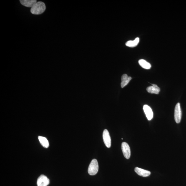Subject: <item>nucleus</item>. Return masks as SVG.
I'll list each match as a JSON object with an SVG mask.
<instances>
[{
	"label": "nucleus",
	"instance_id": "ddd939ff",
	"mask_svg": "<svg viewBox=\"0 0 186 186\" xmlns=\"http://www.w3.org/2000/svg\"><path fill=\"white\" fill-rule=\"evenodd\" d=\"M140 39L138 37L136 38L133 41H130L126 42V46L130 47H134L137 46L139 42Z\"/></svg>",
	"mask_w": 186,
	"mask_h": 186
},
{
	"label": "nucleus",
	"instance_id": "0eeeda50",
	"mask_svg": "<svg viewBox=\"0 0 186 186\" xmlns=\"http://www.w3.org/2000/svg\"><path fill=\"white\" fill-rule=\"evenodd\" d=\"M143 109L148 120H151L153 118V112L151 108L147 105H144Z\"/></svg>",
	"mask_w": 186,
	"mask_h": 186
},
{
	"label": "nucleus",
	"instance_id": "f257e3e1",
	"mask_svg": "<svg viewBox=\"0 0 186 186\" xmlns=\"http://www.w3.org/2000/svg\"><path fill=\"white\" fill-rule=\"evenodd\" d=\"M46 9V6L45 3L42 1H38L31 8V12L33 14L40 15L44 13Z\"/></svg>",
	"mask_w": 186,
	"mask_h": 186
},
{
	"label": "nucleus",
	"instance_id": "7ed1b4c3",
	"mask_svg": "<svg viewBox=\"0 0 186 186\" xmlns=\"http://www.w3.org/2000/svg\"><path fill=\"white\" fill-rule=\"evenodd\" d=\"M174 119L177 124L180 123L182 117V112L181 110L180 104L177 103L174 109Z\"/></svg>",
	"mask_w": 186,
	"mask_h": 186
},
{
	"label": "nucleus",
	"instance_id": "9d476101",
	"mask_svg": "<svg viewBox=\"0 0 186 186\" xmlns=\"http://www.w3.org/2000/svg\"><path fill=\"white\" fill-rule=\"evenodd\" d=\"M20 1L23 5L31 8L37 2L36 0H21Z\"/></svg>",
	"mask_w": 186,
	"mask_h": 186
},
{
	"label": "nucleus",
	"instance_id": "1a4fd4ad",
	"mask_svg": "<svg viewBox=\"0 0 186 186\" xmlns=\"http://www.w3.org/2000/svg\"><path fill=\"white\" fill-rule=\"evenodd\" d=\"M147 90L148 92L150 94H158L160 92V88L155 84H152V86L147 87Z\"/></svg>",
	"mask_w": 186,
	"mask_h": 186
},
{
	"label": "nucleus",
	"instance_id": "6e6552de",
	"mask_svg": "<svg viewBox=\"0 0 186 186\" xmlns=\"http://www.w3.org/2000/svg\"><path fill=\"white\" fill-rule=\"evenodd\" d=\"M134 171L138 175L143 177H148L151 173V172L149 171L144 170L138 167H136L134 169Z\"/></svg>",
	"mask_w": 186,
	"mask_h": 186
},
{
	"label": "nucleus",
	"instance_id": "f8f14e48",
	"mask_svg": "<svg viewBox=\"0 0 186 186\" xmlns=\"http://www.w3.org/2000/svg\"><path fill=\"white\" fill-rule=\"evenodd\" d=\"M139 63L141 67L143 68L146 69H149L151 68V64L147 61L144 59H140L139 61Z\"/></svg>",
	"mask_w": 186,
	"mask_h": 186
},
{
	"label": "nucleus",
	"instance_id": "9b49d317",
	"mask_svg": "<svg viewBox=\"0 0 186 186\" xmlns=\"http://www.w3.org/2000/svg\"><path fill=\"white\" fill-rule=\"evenodd\" d=\"M132 78L129 77L127 74H124L122 77V82L121 86L122 88H123L129 84L130 81L132 80Z\"/></svg>",
	"mask_w": 186,
	"mask_h": 186
},
{
	"label": "nucleus",
	"instance_id": "f03ea898",
	"mask_svg": "<svg viewBox=\"0 0 186 186\" xmlns=\"http://www.w3.org/2000/svg\"><path fill=\"white\" fill-rule=\"evenodd\" d=\"M99 170L98 161L96 159H93L89 165L88 172L89 175H94L97 174Z\"/></svg>",
	"mask_w": 186,
	"mask_h": 186
},
{
	"label": "nucleus",
	"instance_id": "39448f33",
	"mask_svg": "<svg viewBox=\"0 0 186 186\" xmlns=\"http://www.w3.org/2000/svg\"><path fill=\"white\" fill-rule=\"evenodd\" d=\"M50 183L49 179L45 175H41L38 179V186H47Z\"/></svg>",
	"mask_w": 186,
	"mask_h": 186
},
{
	"label": "nucleus",
	"instance_id": "20e7f679",
	"mask_svg": "<svg viewBox=\"0 0 186 186\" xmlns=\"http://www.w3.org/2000/svg\"><path fill=\"white\" fill-rule=\"evenodd\" d=\"M123 153L126 158L128 159L131 155V151L129 146L127 143L123 142L122 145Z\"/></svg>",
	"mask_w": 186,
	"mask_h": 186
},
{
	"label": "nucleus",
	"instance_id": "423d86ee",
	"mask_svg": "<svg viewBox=\"0 0 186 186\" xmlns=\"http://www.w3.org/2000/svg\"><path fill=\"white\" fill-rule=\"evenodd\" d=\"M103 138L106 146L108 148H110L111 146V139L108 131L105 129L103 133Z\"/></svg>",
	"mask_w": 186,
	"mask_h": 186
},
{
	"label": "nucleus",
	"instance_id": "4468645a",
	"mask_svg": "<svg viewBox=\"0 0 186 186\" xmlns=\"http://www.w3.org/2000/svg\"><path fill=\"white\" fill-rule=\"evenodd\" d=\"M39 139L40 142L45 148H48L49 147V143L46 138L41 136H39Z\"/></svg>",
	"mask_w": 186,
	"mask_h": 186
}]
</instances>
